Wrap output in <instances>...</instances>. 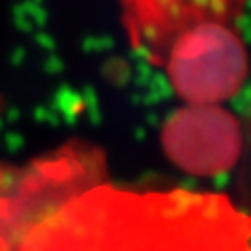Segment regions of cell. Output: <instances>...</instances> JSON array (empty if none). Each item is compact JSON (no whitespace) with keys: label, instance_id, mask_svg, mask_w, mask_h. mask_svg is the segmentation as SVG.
I'll use <instances>...</instances> for the list:
<instances>
[{"label":"cell","instance_id":"obj_3","mask_svg":"<svg viewBox=\"0 0 251 251\" xmlns=\"http://www.w3.org/2000/svg\"><path fill=\"white\" fill-rule=\"evenodd\" d=\"M160 67L186 104H222L248 78L250 60L229 19H208L179 36Z\"/></svg>","mask_w":251,"mask_h":251},{"label":"cell","instance_id":"obj_2","mask_svg":"<svg viewBox=\"0 0 251 251\" xmlns=\"http://www.w3.org/2000/svg\"><path fill=\"white\" fill-rule=\"evenodd\" d=\"M106 175V154L88 140H69L23 164L0 162V251H23L34 229Z\"/></svg>","mask_w":251,"mask_h":251},{"label":"cell","instance_id":"obj_4","mask_svg":"<svg viewBox=\"0 0 251 251\" xmlns=\"http://www.w3.org/2000/svg\"><path fill=\"white\" fill-rule=\"evenodd\" d=\"M160 138L168 158L198 177L229 171L242 152L240 123L220 104H184L166 119Z\"/></svg>","mask_w":251,"mask_h":251},{"label":"cell","instance_id":"obj_1","mask_svg":"<svg viewBox=\"0 0 251 251\" xmlns=\"http://www.w3.org/2000/svg\"><path fill=\"white\" fill-rule=\"evenodd\" d=\"M23 251H251V216L224 194L104 182L34 229Z\"/></svg>","mask_w":251,"mask_h":251}]
</instances>
